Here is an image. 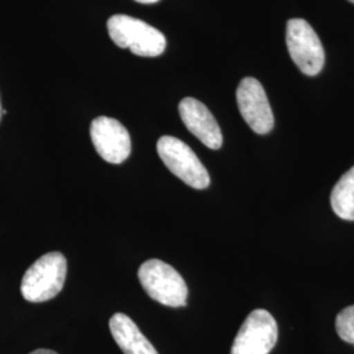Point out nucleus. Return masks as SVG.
<instances>
[{
    "label": "nucleus",
    "instance_id": "nucleus-1",
    "mask_svg": "<svg viewBox=\"0 0 354 354\" xmlns=\"http://www.w3.org/2000/svg\"><path fill=\"white\" fill-rule=\"evenodd\" d=\"M67 260L61 252L45 253L28 269L21 281V294L32 304H42L57 297L64 286Z\"/></svg>",
    "mask_w": 354,
    "mask_h": 354
},
{
    "label": "nucleus",
    "instance_id": "nucleus-2",
    "mask_svg": "<svg viewBox=\"0 0 354 354\" xmlns=\"http://www.w3.org/2000/svg\"><path fill=\"white\" fill-rule=\"evenodd\" d=\"M108 33L121 49L140 57H159L167 46L165 35L156 28L127 15H114L108 20Z\"/></svg>",
    "mask_w": 354,
    "mask_h": 354
},
{
    "label": "nucleus",
    "instance_id": "nucleus-3",
    "mask_svg": "<svg viewBox=\"0 0 354 354\" xmlns=\"http://www.w3.org/2000/svg\"><path fill=\"white\" fill-rule=\"evenodd\" d=\"M138 279L155 302L167 307L187 306L188 286L174 266L158 259L147 260L140 266Z\"/></svg>",
    "mask_w": 354,
    "mask_h": 354
},
{
    "label": "nucleus",
    "instance_id": "nucleus-4",
    "mask_svg": "<svg viewBox=\"0 0 354 354\" xmlns=\"http://www.w3.org/2000/svg\"><path fill=\"white\" fill-rule=\"evenodd\" d=\"M156 150L165 167L194 189H206L210 176L198 156L183 140L165 136L158 140Z\"/></svg>",
    "mask_w": 354,
    "mask_h": 354
},
{
    "label": "nucleus",
    "instance_id": "nucleus-5",
    "mask_svg": "<svg viewBox=\"0 0 354 354\" xmlns=\"http://www.w3.org/2000/svg\"><path fill=\"white\" fill-rule=\"evenodd\" d=\"M286 45L291 59L308 76H315L323 70L326 54L320 38L304 19H291L286 26Z\"/></svg>",
    "mask_w": 354,
    "mask_h": 354
},
{
    "label": "nucleus",
    "instance_id": "nucleus-6",
    "mask_svg": "<svg viewBox=\"0 0 354 354\" xmlns=\"http://www.w3.org/2000/svg\"><path fill=\"white\" fill-rule=\"evenodd\" d=\"M279 340V327L266 310H254L234 340L231 354H269Z\"/></svg>",
    "mask_w": 354,
    "mask_h": 354
},
{
    "label": "nucleus",
    "instance_id": "nucleus-7",
    "mask_svg": "<svg viewBox=\"0 0 354 354\" xmlns=\"http://www.w3.org/2000/svg\"><path fill=\"white\" fill-rule=\"evenodd\" d=\"M236 102L241 117L254 133L264 136L274 127V117L266 89L254 77H244L236 89Z\"/></svg>",
    "mask_w": 354,
    "mask_h": 354
},
{
    "label": "nucleus",
    "instance_id": "nucleus-8",
    "mask_svg": "<svg viewBox=\"0 0 354 354\" xmlns=\"http://www.w3.org/2000/svg\"><path fill=\"white\" fill-rule=\"evenodd\" d=\"M91 140L97 153L112 165H121L131 152L130 134L120 121L100 115L91 124Z\"/></svg>",
    "mask_w": 354,
    "mask_h": 354
},
{
    "label": "nucleus",
    "instance_id": "nucleus-9",
    "mask_svg": "<svg viewBox=\"0 0 354 354\" xmlns=\"http://www.w3.org/2000/svg\"><path fill=\"white\" fill-rule=\"evenodd\" d=\"M181 121L190 133L212 150H219L223 136L214 115L207 106L194 97H185L178 104Z\"/></svg>",
    "mask_w": 354,
    "mask_h": 354
},
{
    "label": "nucleus",
    "instance_id": "nucleus-10",
    "mask_svg": "<svg viewBox=\"0 0 354 354\" xmlns=\"http://www.w3.org/2000/svg\"><path fill=\"white\" fill-rule=\"evenodd\" d=\"M114 342L125 354H159L130 317L117 313L109 320Z\"/></svg>",
    "mask_w": 354,
    "mask_h": 354
},
{
    "label": "nucleus",
    "instance_id": "nucleus-11",
    "mask_svg": "<svg viewBox=\"0 0 354 354\" xmlns=\"http://www.w3.org/2000/svg\"><path fill=\"white\" fill-rule=\"evenodd\" d=\"M330 206L344 221H354V167L344 174L330 193Z\"/></svg>",
    "mask_w": 354,
    "mask_h": 354
},
{
    "label": "nucleus",
    "instance_id": "nucleus-12",
    "mask_svg": "<svg viewBox=\"0 0 354 354\" xmlns=\"http://www.w3.org/2000/svg\"><path fill=\"white\" fill-rule=\"evenodd\" d=\"M336 330L342 342L354 345V304L344 308L337 315Z\"/></svg>",
    "mask_w": 354,
    "mask_h": 354
},
{
    "label": "nucleus",
    "instance_id": "nucleus-13",
    "mask_svg": "<svg viewBox=\"0 0 354 354\" xmlns=\"http://www.w3.org/2000/svg\"><path fill=\"white\" fill-rule=\"evenodd\" d=\"M29 354H58L55 353L54 351H50V349H36V351H33L32 353Z\"/></svg>",
    "mask_w": 354,
    "mask_h": 354
},
{
    "label": "nucleus",
    "instance_id": "nucleus-14",
    "mask_svg": "<svg viewBox=\"0 0 354 354\" xmlns=\"http://www.w3.org/2000/svg\"><path fill=\"white\" fill-rule=\"evenodd\" d=\"M136 1L142 3V4H152V3H156V1H159V0H136Z\"/></svg>",
    "mask_w": 354,
    "mask_h": 354
},
{
    "label": "nucleus",
    "instance_id": "nucleus-15",
    "mask_svg": "<svg viewBox=\"0 0 354 354\" xmlns=\"http://www.w3.org/2000/svg\"><path fill=\"white\" fill-rule=\"evenodd\" d=\"M1 117H3V106H1V99H0V121H1Z\"/></svg>",
    "mask_w": 354,
    "mask_h": 354
},
{
    "label": "nucleus",
    "instance_id": "nucleus-16",
    "mask_svg": "<svg viewBox=\"0 0 354 354\" xmlns=\"http://www.w3.org/2000/svg\"><path fill=\"white\" fill-rule=\"evenodd\" d=\"M349 1H351V3H354V0H349Z\"/></svg>",
    "mask_w": 354,
    "mask_h": 354
}]
</instances>
